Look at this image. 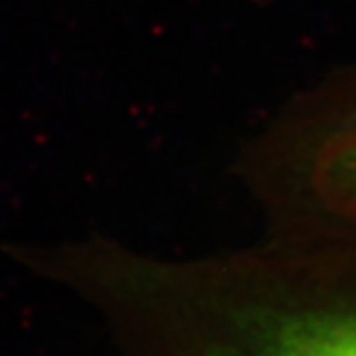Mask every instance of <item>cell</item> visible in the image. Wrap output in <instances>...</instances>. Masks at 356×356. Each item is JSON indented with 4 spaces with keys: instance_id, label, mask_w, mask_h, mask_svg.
<instances>
[{
    "instance_id": "obj_2",
    "label": "cell",
    "mask_w": 356,
    "mask_h": 356,
    "mask_svg": "<svg viewBox=\"0 0 356 356\" xmlns=\"http://www.w3.org/2000/svg\"><path fill=\"white\" fill-rule=\"evenodd\" d=\"M234 174L266 241L356 260V60L284 101L241 148Z\"/></svg>"
},
{
    "instance_id": "obj_1",
    "label": "cell",
    "mask_w": 356,
    "mask_h": 356,
    "mask_svg": "<svg viewBox=\"0 0 356 356\" xmlns=\"http://www.w3.org/2000/svg\"><path fill=\"white\" fill-rule=\"evenodd\" d=\"M9 256L88 307L114 356H356V260L266 238L168 258L106 234Z\"/></svg>"
}]
</instances>
